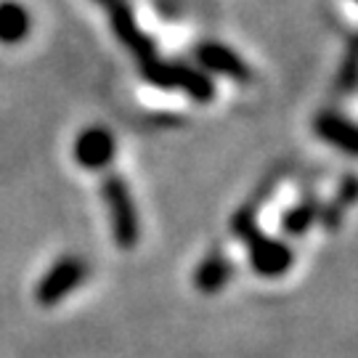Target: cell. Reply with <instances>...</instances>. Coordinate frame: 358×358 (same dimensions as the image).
Segmentation results:
<instances>
[{
	"label": "cell",
	"mask_w": 358,
	"mask_h": 358,
	"mask_svg": "<svg viewBox=\"0 0 358 358\" xmlns=\"http://www.w3.org/2000/svg\"><path fill=\"white\" fill-rule=\"evenodd\" d=\"M231 234L244 244L247 250V260L255 271L257 276L263 279H279L287 271L292 268L294 263V252L292 247L284 242V239H276V236H268L263 234L260 226H257V205L247 202L242 205L229 220Z\"/></svg>",
	"instance_id": "7a4b0ae2"
},
{
	"label": "cell",
	"mask_w": 358,
	"mask_h": 358,
	"mask_svg": "<svg viewBox=\"0 0 358 358\" xmlns=\"http://www.w3.org/2000/svg\"><path fill=\"white\" fill-rule=\"evenodd\" d=\"M99 3L109 13V22H112L117 40L136 59L143 80H149L152 85H157V88L162 90H183V93H189L196 101H210L213 99L215 88H213V83H210V77L205 72H199V69H194L189 64L165 62L157 53L149 35H143L141 27L133 22L128 0H99Z\"/></svg>",
	"instance_id": "6da1fadb"
},
{
	"label": "cell",
	"mask_w": 358,
	"mask_h": 358,
	"mask_svg": "<svg viewBox=\"0 0 358 358\" xmlns=\"http://www.w3.org/2000/svg\"><path fill=\"white\" fill-rule=\"evenodd\" d=\"M196 62L207 72L220 77H231L239 85H247L252 80V69L247 66V62H244L242 56L236 51H231L229 45L215 43V40H205V43L196 45Z\"/></svg>",
	"instance_id": "8992f818"
},
{
	"label": "cell",
	"mask_w": 358,
	"mask_h": 358,
	"mask_svg": "<svg viewBox=\"0 0 358 358\" xmlns=\"http://www.w3.org/2000/svg\"><path fill=\"white\" fill-rule=\"evenodd\" d=\"M231 279H234V263H231L229 255L220 247L207 250V255L194 268V287L205 294L220 292Z\"/></svg>",
	"instance_id": "ba28073f"
},
{
	"label": "cell",
	"mask_w": 358,
	"mask_h": 358,
	"mask_svg": "<svg viewBox=\"0 0 358 358\" xmlns=\"http://www.w3.org/2000/svg\"><path fill=\"white\" fill-rule=\"evenodd\" d=\"M32 29V16L22 3L6 0L0 3V43L3 45H16L29 35Z\"/></svg>",
	"instance_id": "30bf717a"
},
{
	"label": "cell",
	"mask_w": 358,
	"mask_h": 358,
	"mask_svg": "<svg viewBox=\"0 0 358 358\" xmlns=\"http://www.w3.org/2000/svg\"><path fill=\"white\" fill-rule=\"evenodd\" d=\"M356 196H358V189H356V176H345V180H343V186L337 189V202L345 207H350L353 202H356Z\"/></svg>",
	"instance_id": "7c38bea8"
},
{
	"label": "cell",
	"mask_w": 358,
	"mask_h": 358,
	"mask_svg": "<svg viewBox=\"0 0 358 358\" xmlns=\"http://www.w3.org/2000/svg\"><path fill=\"white\" fill-rule=\"evenodd\" d=\"M101 199L109 210V223H112V236L117 247L122 250L136 247L141 239V217H138L130 183L117 173H106L101 178Z\"/></svg>",
	"instance_id": "3957f363"
},
{
	"label": "cell",
	"mask_w": 358,
	"mask_h": 358,
	"mask_svg": "<svg viewBox=\"0 0 358 358\" xmlns=\"http://www.w3.org/2000/svg\"><path fill=\"white\" fill-rule=\"evenodd\" d=\"M313 133L319 136L321 141H327L334 149L345 152L348 157L356 154V146H358L356 125L345 115H340V112L327 109V112L316 115V120H313Z\"/></svg>",
	"instance_id": "52a82bcc"
},
{
	"label": "cell",
	"mask_w": 358,
	"mask_h": 358,
	"mask_svg": "<svg viewBox=\"0 0 358 358\" xmlns=\"http://www.w3.org/2000/svg\"><path fill=\"white\" fill-rule=\"evenodd\" d=\"M337 83H340V88L350 93V90L356 88V53H353V45H350V51L345 56V66H343V75L337 77Z\"/></svg>",
	"instance_id": "8fae6325"
},
{
	"label": "cell",
	"mask_w": 358,
	"mask_h": 358,
	"mask_svg": "<svg viewBox=\"0 0 358 358\" xmlns=\"http://www.w3.org/2000/svg\"><path fill=\"white\" fill-rule=\"evenodd\" d=\"M115 154V133L109 128H101V125L80 130L75 138V146H72V157H75L77 165L85 167V170H93V173H99V170L112 165Z\"/></svg>",
	"instance_id": "5b68a950"
},
{
	"label": "cell",
	"mask_w": 358,
	"mask_h": 358,
	"mask_svg": "<svg viewBox=\"0 0 358 358\" xmlns=\"http://www.w3.org/2000/svg\"><path fill=\"white\" fill-rule=\"evenodd\" d=\"M88 276V263L80 255H62L35 284V303L43 308L59 306Z\"/></svg>",
	"instance_id": "277c9868"
},
{
	"label": "cell",
	"mask_w": 358,
	"mask_h": 358,
	"mask_svg": "<svg viewBox=\"0 0 358 358\" xmlns=\"http://www.w3.org/2000/svg\"><path fill=\"white\" fill-rule=\"evenodd\" d=\"M321 215V202L316 194H306L292 207H287L282 215V231L287 236H306Z\"/></svg>",
	"instance_id": "9c48e42d"
}]
</instances>
